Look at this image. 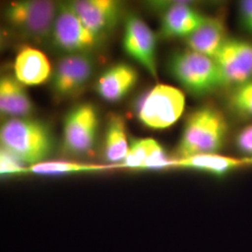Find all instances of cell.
I'll list each match as a JSON object with an SVG mask.
<instances>
[{
  "label": "cell",
  "mask_w": 252,
  "mask_h": 252,
  "mask_svg": "<svg viewBox=\"0 0 252 252\" xmlns=\"http://www.w3.org/2000/svg\"><path fill=\"white\" fill-rule=\"evenodd\" d=\"M236 148L242 153L252 157V125L245 127L236 137Z\"/></svg>",
  "instance_id": "603a6c76"
},
{
  "label": "cell",
  "mask_w": 252,
  "mask_h": 252,
  "mask_svg": "<svg viewBox=\"0 0 252 252\" xmlns=\"http://www.w3.org/2000/svg\"><path fill=\"white\" fill-rule=\"evenodd\" d=\"M239 19L245 30L252 34V0H244L239 3Z\"/></svg>",
  "instance_id": "cb8c5ba5"
},
{
  "label": "cell",
  "mask_w": 252,
  "mask_h": 252,
  "mask_svg": "<svg viewBox=\"0 0 252 252\" xmlns=\"http://www.w3.org/2000/svg\"><path fill=\"white\" fill-rule=\"evenodd\" d=\"M228 38L225 25L221 18L207 17V20L185 39L189 50L214 59Z\"/></svg>",
  "instance_id": "9a60e30c"
},
{
  "label": "cell",
  "mask_w": 252,
  "mask_h": 252,
  "mask_svg": "<svg viewBox=\"0 0 252 252\" xmlns=\"http://www.w3.org/2000/svg\"><path fill=\"white\" fill-rule=\"evenodd\" d=\"M0 173L2 176H13L29 173L28 167H25L13 156L1 150L0 153Z\"/></svg>",
  "instance_id": "7402d4cb"
},
{
  "label": "cell",
  "mask_w": 252,
  "mask_h": 252,
  "mask_svg": "<svg viewBox=\"0 0 252 252\" xmlns=\"http://www.w3.org/2000/svg\"><path fill=\"white\" fill-rule=\"evenodd\" d=\"M228 133V123L220 110L204 106L189 114L183 128L175 159L221 150Z\"/></svg>",
  "instance_id": "7a4b0ae2"
},
{
  "label": "cell",
  "mask_w": 252,
  "mask_h": 252,
  "mask_svg": "<svg viewBox=\"0 0 252 252\" xmlns=\"http://www.w3.org/2000/svg\"><path fill=\"white\" fill-rule=\"evenodd\" d=\"M175 159L167 157L162 145L153 138L133 139L125 161L119 166L133 169H163L174 167Z\"/></svg>",
  "instance_id": "7c38bea8"
},
{
  "label": "cell",
  "mask_w": 252,
  "mask_h": 252,
  "mask_svg": "<svg viewBox=\"0 0 252 252\" xmlns=\"http://www.w3.org/2000/svg\"><path fill=\"white\" fill-rule=\"evenodd\" d=\"M94 61L86 54H67L60 59L54 70L52 86L62 97L78 93L89 81Z\"/></svg>",
  "instance_id": "30bf717a"
},
{
  "label": "cell",
  "mask_w": 252,
  "mask_h": 252,
  "mask_svg": "<svg viewBox=\"0 0 252 252\" xmlns=\"http://www.w3.org/2000/svg\"><path fill=\"white\" fill-rule=\"evenodd\" d=\"M169 67L180 85L196 96L207 95L226 87L216 61L189 49L174 54Z\"/></svg>",
  "instance_id": "3957f363"
},
{
  "label": "cell",
  "mask_w": 252,
  "mask_h": 252,
  "mask_svg": "<svg viewBox=\"0 0 252 252\" xmlns=\"http://www.w3.org/2000/svg\"><path fill=\"white\" fill-rule=\"evenodd\" d=\"M245 164L246 162L243 159L239 160L218 153H206L183 159H175L174 167L195 169L207 172L217 177H223Z\"/></svg>",
  "instance_id": "ac0fdd59"
},
{
  "label": "cell",
  "mask_w": 252,
  "mask_h": 252,
  "mask_svg": "<svg viewBox=\"0 0 252 252\" xmlns=\"http://www.w3.org/2000/svg\"><path fill=\"white\" fill-rule=\"evenodd\" d=\"M107 168H109V166L56 161L40 162L35 165L29 166L28 170L30 173L37 175H64L70 173L100 171Z\"/></svg>",
  "instance_id": "44dd1931"
},
{
  "label": "cell",
  "mask_w": 252,
  "mask_h": 252,
  "mask_svg": "<svg viewBox=\"0 0 252 252\" xmlns=\"http://www.w3.org/2000/svg\"><path fill=\"white\" fill-rule=\"evenodd\" d=\"M51 73L52 67L47 56L35 48L25 47L15 58L14 77L24 85L42 84Z\"/></svg>",
  "instance_id": "5bb4252c"
},
{
  "label": "cell",
  "mask_w": 252,
  "mask_h": 252,
  "mask_svg": "<svg viewBox=\"0 0 252 252\" xmlns=\"http://www.w3.org/2000/svg\"><path fill=\"white\" fill-rule=\"evenodd\" d=\"M97 127V113L92 105L82 104L73 108L63 122L65 149L75 154L89 152L94 144Z\"/></svg>",
  "instance_id": "52a82bcc"
},
{
  "label": "cell",
  "mask_w": 252,
  "mask_h": 252,
  "mask_svg": "<svg viewBox=\"0 0 252 252\" xmlns=\"http://www.w3.org/2000/svg\"><path fill=\"white\" fill-rule=\"evenodd\" d=\"M227 105L237 117L252 119V80L230 89Z\"/></svg>",
  "instance_id": "ffe728a7"
},
{
  "label": "cell",
  "mask_w": 252,
  "mask_h": 252,
  "mask_svg": "<svg viewBox=\"0 0 252 252\" xmlns=\"http://www.w3.org/2000/svg\"><path fill=\"white\" fill-rule=\"evenodd\" d=\"M243 160L246 162V164H252V157H251V158H244Z\"/></svg>",
  "instance_id": "d4e9b609"
},
{
  "label": "cell",
  "mask_w": 252,
  "mask_h": 252,
  "mask_svg": "<svg viewBox=\"0 0 252 252\" xmlns=\"http://www.w3.org/2000/svg\"><path fill=\"white\" fill-rule=\"evenodd\" d=\"M104 154L109 162H124L129 150L125 120L119 115L109 119L104 145Z\"/></svg>",
  "instance_id": "d6986e66"
},
{
  "label": "cell",
  "mask_w": 252,
  "mask_h": 252,
  "mask_svg": "<svg viewBox=\"0 0 252 252\" xmlns=\"http://www.w3.org/2000/svg\"><path fill=\"white\" fill-rule=\"evenodd\" d=\"M0 110L11 118H28L33 111L25 85L15 77L4 76L0 81Z\"/></svg>",
  "instance_id": "e0dca14e"
},
{
  "label": "cell",
  "mask_w": 252,
  "mask_h": 252,
  "mask_svg": "<svg viewBox=\"0 0 252 252\" xmlns=\"http://www.w3.org/2000/svg\"><path fill=\"white\" fill-rule=\"evenodd\" d=\"M156 43L155 34L142 19L135 15L127 18L123 38L124 49L155 79L158 77Z\"/></svg>",
  "instance_id": "9c48e42d"
},
{
  "label": "cell",
  "mask_w": 252,
  "mask_h": 252,
  "mask_svg": "<svg viewBox=\"0 0 252 252\" xmlns=\"http://www.w3.org/2000/svg\"><path fill=\"white\" fill-rule=\"evenodd\" d=\"M207 18L189 4L174 3L163 12L162 34L169 37L187 38Z\"/></svg>",
  "instance_id": "4fadbf2b"
},
{
  "label": "cell",
  "mask_w": 252,
  "mask_h": 252,
  "mask_svg": "<svg viewBox=\"0 0 252 252\" xmlns=\"http://www.w3.org/2000/svg\"><path fill=\"white\" fill-rule=\"evenodd\" d=\"M214 60L222 74L226 87H234L252 80V43L228 38Z\"/></svg>",
  "instance_id": "ba28073f"
},
{
  "label": "cell",
  "mask_w": 252,
  "mask_h": 252,
  "mask_svg": "<svg viewBox=\"0 0 252 252\" xmlns=\"http://www.w3.org/2000/svg\"><path fill=\"white\" fill-rule=\"evenodd\" d=\"M185 103V95L180 89L167 84H157L141 100L137 117L149 128L166 129L182 116Z\"/></svg>",
  "instance_id": "5b68a950"
},
{
  "label": "cell",
  "mask_w": 252,
  "mask_h": 252,
  "mask_svg": "<svg viewBox=\"0 0 252 252\" xmlns=\"http://www.w3.org/2000/svg\"><path fill=\"white\" fill-rule=\"evenodd\" d=\"M52 38L55 45L68 54H86L100 41L83 25L70 4H60Z\"/></svg>",
  "instance_id": "8992f818"
},
{
  "label": "cell",
  "mask_w": 252,
  "mask_h": 252,
  "mask_svg": "<svg viewBox=\"0 0 252 252\" xmlns=\"http://www.w3.org/2000/svg\"><path fill=\"white\" fill-rule=\"evenodd\" d=\"M1 150L30 166L45 162L54 149L52 132L41 121L10 118L0 130Z\"/></svg>",
  "instance_id": "6da1fadb"
},
{
  "label": "cell",
  "mask_w": 252,
  "mask_h": 252,
  "mask_svg": "<svg viewBox=\"0 0 252 252\" xmlns=\"http://www.w3.org/2000/svg\"><path fill=\"white\" fill-rule=\"evenodd\" d=\"M136 81L135 68L126 63H118L100 77L96 89L103 99L117 102L131 91Z\"/></svg>",
  "instance_id": "2e32d148"
},
{
  "label": "cell",
  "mask_w": 252,
  "mask_h": 252,
  "mask_svg": "<svg viewBox=\"0 0 252 252\" xmlns=\"http://www.w3.org/2000/svg\"><path fill=\"white\" fill-rule=\"evenodd\" d=\"M69 4L83 25L100 39L120 17V4L113 0H79Z\"/></svg>",
  "instance_id": "8fae6325"
},
{
  "label": "cell",
  "mask_w": 252,
  "mask_h": 252,
  "mask_svg": "<svg viewBox=\"0 0 252 252\" xmlns=\"http://www.w3.org/2000/svg\"><path fill=\"white\" fill-rule=\"evenodd\" d=\"M59 4L48 0L11 2L5 11L9 26L19 35L41 43L52 37Z\"/></svg>",
  "instance_id": "277c9868"
}]
</instances>
